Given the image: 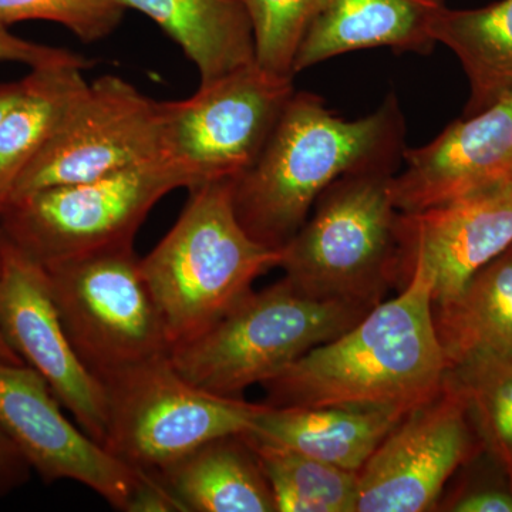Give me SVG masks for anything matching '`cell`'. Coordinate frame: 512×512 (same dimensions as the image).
Wrapping results in <instances>:
<instances>
[{
    "mask_svg": "<svg viewBox=\"0 0 512 512\" xmlns=\"http://www.w3.org/2000/svg\"><path fill=\"white\" fill-rule=\"evenodd\" d=\"M450 370L463 389L481 441L512 491V357H477Z\"/></svg>",
    "mask_w": 512,
    "mask_h": 512,
    "instance_id": "obj_24",
    "label": "cell"
},
{
    "mask_svg": "<svg viewBox=\"0 0 512 512\" xmlns=\"http://www.w3.org/2000/svg\"><path fill=\"white\" fill-rule=\"evenodd\" d=\"M43 266L67 338L94 376L170 353L134 242Z\"/></svg>",
    "mask_w": 512,
    "mask_h": 512,
    "instance_id": "obj_8",
    "label": "cell"
},
{
    "mask_svg": "<svg viewBox=\"0 0 512 512\" xmlns=\"http://www.w3.org/2000/svg\"><path fill=\"white\" fill-rule=\"evenodd\" d=\"M232 181L188 190L174 227L141 258L171 349L214 326L254 291L259 276L281 264L282 251L258 244L239 224Z\"/></svg>",
    "mask_w": 512,
    "mask_h": 512,
    "instance_id": "obj_3",
    "label": "cell"
},
{
    "mask_svg": "<svg viewBox=\"0 0 512 512\" xmlns=\"http://www.w3.org/2000/svg\"><path fill=\"white\" fill-rule=\"evenodd\" d=\"M32 473L28 461L0 427V497L28 483Z\"/></svg>",
    "mask_w": 512,
    "mask_h": 512,
    "instance_id": "obj_29",
    "label": "cell"
},
{
    "mask_svg": "<svg viewBox=\"0 0 512 512\" xmlns=\"http://www.w3.org/2000/svg\"><path fill=\"white\" fill-rule=\"evenodd\" d=\"M373 309V308H372ZM370 308L311 298L282 278L249 293L214 326L174 346L170 359L194 386L241 397L355 326Z\"/></svg>",
    "mask_w": 512,
    "mask_h": 512,
    "instance_id": "obj_5",
    "label": "cell"
},
{
    "mask_svg": "<svg viewBox=\"0 0 512 512\" xmlns=\"http://www.w3.org/2000/svg\"><path fill=\"white\" fill-rule=\"evenodd\" d=\"M107 396L103 446L134 470L160 471L208 441L244 434L264 403L194 386L171 362L151 357L100 377Z\"/></svg>",
    "mask_w": 512,
    "mask_h": 512,
    "instance_id": "obj_6",
    "label": "cell"
},
{
    "mask_svg": "<svg viewBox=\"0 0 512 512\" xmlns=\"http://www.w3.org/2000/svg\"><path fill=\"white\" fill-rule=\"evenodd\" d=\"M126 10L119 0H0V25L47 20L93 43L119 28Z\"/></svg>",
    "mask_w": 512,
    "mask_h": 512,
    "instance_id": "obj_26",
    "label": "cell"
},
{
    "mask_svg": "<svg viewBox=\"0 0 512 512\" xmlns=\"http://www.w3.org/2000/svg\"><path fill=\"white\" fill-rule=\"evenodd\" d=\"M292 77L258 63L200 84L191 97L158 101L161 156L187 180V190L235 180L261 156L286 104Z\"/></svg>",
    "mask_w": 512,
    "mask_h": 512,
    "instance_id": "obj_9",
    "label": "cell"
},
{
    "mask_svg": "<svg viewBox=\"0 0 512 512\" xmlns=\"http://www.w3.org/2000/svg\"><path fill=\"white\" fill-rule=\"evenodd\" d=\"M393 198L404 214L429 210L512 178V93L404 150Z\"/></svg>",
    "mask_w": 512,
    "mask_h": 512,
    "instance_id": "obj_15",
    "label": "cell"
},
{
    "mask_svg": "<svg viewBox=\"0 0 512 512\" xmlns=\"http://www.w3.org/2000/svg\"><path fill=\"white\" fill-rule=\"evenodd\" d=\"M178 188L187 180L161 158L13 198L0 210V231L40 264H53L134 242L154 205Z\"/></svg>",
    "mask_w": 512,
    "mask_h": 512,
    "instance_id": "obj_7",
    "label": "cell"
},
{
    "mask_svg": "<svg viewBox=\"0 0 512 512\" xmlns=\"http://www.w3.org/2000/svg\"><path fill=\"white\" fill-rule=\"evenodd\" d=\"M456 512H512V491L501 488H481L468 491L446 508Z\"/></svg>",
    "mask_w": 512,
    "mask_h": 512,
    "instance_id": "obj_30",
    "label": "cell"
},
{
    "mask_svg": "<svg viewBox=\"0 0 512 512\" xmlns=\"http://www.w3.org/2000/svg\"><path fill=\"white\" fill-rule=\"evenodd\" d=\"M0 332L36 370L80 429L104 444L107 396L99 377L77 356L57 311L45 266L0 231Z\"/></svg>",
    "mask_w": 512,
    "mask_h": 512,
    "instance_id": "obj_12",
    "label": "cell"
},
{
    "mask_svg": "<svg viewBox=\"0 0 512 512\" xmlns=\"http://www.w3.org/2000/svg\"><path fill=\"white\" fill-rule=\"evenodd\" d=\"M403 153L404 119L394 94L375 113L345 120L318 94L295 92L261 156L232 181L235 215L254 241L282 251L333 181L400 165Z\"/></svg>",
    "mask_w": 512,
    "mask_h": 512,
    "instance_id": "obj_2",
    "label": "cell"
},
{
    "mask_svg": "<svg viewBox=\"0 0 512 512\" xmlns=\"http://www.w3.org/2000/svg\"><path fill=\"white\" fill-rule=\"evenodd\" d=\"M0 427L43 483L72 480L126 511L140 471L114 457L62 413L36 370L0 359Z\"/></svg>",
    "mask_w": 512,
    "mask_h": 512,
    "instance_id": "obj_13",
    "label": "cell"
},
{
    "mask_svg": "<svg viewBox=\"0 0 512 512\" xmlns=\"http://www.w3.org/2000/svg\"><path fill=\"white\" fill-rule=\"evenodd\" d=\"M23 89V80L18 82L0 83V124L6 114L12 109L13 104L19 99Z\"/></svg>",
    "mask_w": 512,
    "mask_h": 512,
    "instance_id": "obj_31",
    "label": "cell"
},
{
    "mask_svg": "<svg viewBox=\"0 0 512 512\" xmlns=\"http://www.w3.org/2000/svg\"><path fill=\"white\" fill-rule=\"evenodd\" d=\"M399 165L342 175L319 195L279 268L298 291L375 308L403 286L400 217L393 198Z\"/></svg>",
    "mask_w": 512,
    "mask_h": 512,
    "instance_id": "obj_4",
    "label": "cell"
},
{
    "mask_svg": "<svg viewBox=\"0 0 512 512\" xmlns=\"http://www.w3.org/2000/svg\"><path fill=\"white\" fill-rule=\"evenodd\" d=\"M448 370L430 276L413 264L400 295L262 386L268 406L349 407L404 417L440 392Z\"/></svg>",
    "mask_w": 512,
    "mask_h": 512,
    "instance_id": "obj_1",
    "label": "cell"
},
{
    "mask_svg": "<svg viewBox=\"0 0 512 512\" xmlns=\"http://www.w3.org/2000/svg\"><path fill=\"white\" fill-rule=\"evenodd\" d=\"M83 70L63 64L32 69L23 77L22 93L0 124V210L9 201L19 175L89 84Z\"/></svg>",
    "mask_w": 512,
    "mask_h": 512,
    "instance_id": "obj_21",
    "label": "cell"
},
{
    "mask_svg": "<svg viewBox=\"0 0 512 512\" xmlns=\"http://www.w3.org/2000/svg\"><path fill=\"white\" fill-rule=\"evenodd\" d=\"M255 39L258 66L279 76L295 77L298 47L322 0H241Z\"/></svg>",
    "mask_w": 512,
    "mask_h": 512,
    "instance_id": "obj_25",
    "label": "cell"
},
{
    "mask_svg": "<svg viewBox=\"0 0 512 512\" xmlns=\"http://www.w3.org/2000/svg\"><path fill=\"white\" fill-rule=\"evenodd\" d=\"M0 62L22 63L30 69L72 64L86 70L93 66L92 60L70 50L39 45L13 35L5 25H0Z\"/></svg>",
    "mask_w": 512,
    "mask_h": 512,
    "instance_id": "obj_27",
    "label": "cell"
},
{
    "mask_svg": "<svg viewBox=\"0 0 512 512\" xmlns=\"http://www.w3.org/2000/svg\"><path fill=\"white\" fill-rule=\"evenodd\" d=\"M138 471L140 476L128 500L127 512H185L158 471Z\"/></svg>",
    "mask_w": 512,
    "mask_h": 512,
    "instance_id": "obj_28",
    "label": "cell"
},
{
    "mask_svg": "<svg viewBox=\"0 0 512 512\" xmlns=\"http://www.w3.org/2000/svg\"><path fill=\"white\" fill-rule=\"evenodd\" d=\"M443 0H322L298 47L293 74L332 57L389 47L426 55Z\"/></svg>",
    "mask_w": 512,
    "mask_h": 512,
    "instance_id": "obj_16",
    "label": "cell"
},
{
    "mask_svg": "<svg viewBox=\"0 0 512 512\" xmlns=\"http://www.w3.org/2000/svg\"><path fill=\"white\" fill-rule=\"evenodd\" d=\"M402 419L379 410L275 407L264 403L254 427L244 434L359 474L384 437Z\"/></svg>",
    "mask_w": 512,
    "mask_h": 512,
    "instance_id": "obj_17",
    "label": "cell"
},
{
    "mask_svg": "<svg viewBox=\"0 0 512 512\" xmlns=\"http://www.w3.org/2000/svg\"><path fill=\"white\" fill-rule=\"evenodd\" d=\"M161 158L158 101L109 74L87 84L74 100L53 136L19 175L9 201Z\"/></svg>",
    "mask_w": 512,
    "mask_h": 512,
    "instance_id": "obj_10",
    "label": "cell"
},
{
    "mask_svg": "<svg viewBox=\"0 0 512 512\" xmlns=\"http://www.w3.org/2000/svg\"><path fill=\"white\" fill-rule=\"evenodd\" d=\"M511 180H512V178H511Z\"/></svg>",
    "mask_w": 512,
    "mask_h": 512,
    "instance_id": "obj_33",
    "label": "cell"
},
{
    "mask_svg": "<svg viewBox=\"0 0 512 512\" xmlns=\"http://www.w3.org/2000/svg\"><path fill=\"white\" fill-rule=\"evenodd\" d=\"M241 436L271 485L276 512H356L359 474Z\"/></svg>",
    "mask_w": 512,
    "mask_h": 512,
    "instance_id": "obj_23",
    "label": "cell"
},
{
    "mask_svg": "<svg viewBox=\"0 0 512 512\" xmlns=\"http://www.w3.org/2000/svg\"><path fill=\"white\" fill-rule=\"evenodd\" d=\"M434 325L450 369L477 357H512V245L456 298L434 306Z\"/></svg>",
    "mask_w": 512,
    "mask_h": 512,
    "instance_id": "obj_20",
    "label": "cell"
},
{
    "mask_svg": "<svg viewBox=\"0 0 512 512\" xmlns=\"http://www.w3.org/2000/svg\"><path fill=\"white\" fill-rule=\"evenodd\" d=\"M174 40L200 74V84L256 62L254 30L241 0H119Z\"/></svg>",
    "mask_w": 512,
    "mask_h": 512,
    "instance_id": "obj_18",
    "label": "cell"
},
{
    "mask_svg": "<svg viewBox=\"0 0 512 512\" xmlns=\"http://www.w3.org/2000/svg\"><path fill=\"white\" fill-rule=\"evenodd\" d=\"M434 37L463 64L470 83L466 116L480 113L512 93V0L480 9L444 6Z\"/></svg>",
    "mask_w": 512,
    "mask_h": 512,
    "instance_id": "obj_22",
    "label": "cell"
},
{
    "mask_svg": "<svg viewBox=\"0 0 512 512\" xmlns=\"http://www.w3.org/2000/svg\"><path fill=\"white\" fill-rule=\"evenodd\" d=\"M0 359L5 362L12 363V365H25L23 360L16 355L15 350L10 348L8 342L3 338L2 332H0Z\"/></svg>",
    "mask_w": 512,
    "mask_h": 512,
    "instance_id": "obj_32",
    "label": "cell"
},
{
    "mask_svg": "<svg viewBox=\"0 0 512 512\" xmlns=\"http://www.w3.org/2000/svg\"><path fill=\"white\" fill-rule=\"evenodd\" d=\"M158 473L185 512H276L271 485L241 434L208 441Z\"/></svg>",
    "mask_w": 512,
    "mask_h": 512,
    "instance_id": "obj_19",
    "label": "cell"
},
{
    "mask_svg": "<svg viewBox=\"0 0 512 512\" xmlns=\"http://www.w3.org/2000/svg\"><path fill=\"white\" fill-rule=\"evenodd\" d=\"M451 370L440 392L406 414L359 473L356 512H424L477 450V430Z\"/></svg>",
    "mask_w": 512,
    "mask_h": 512,
    "instance_id": "obj_11",
    "label": "cell"
},
{
    "mask_svg": "<svg viewBox=\"0 0 512 512\" xmlns=\"http://www.w3.org/2000/svg\"><path fill=\"white\" fill-rule=\"evenodd\" d=\"M403 286L410 265L430 276L434 306L456 298L512 245V180L400 217Z\"/></svg>",
    "mask_w": 512,
    "mask_h": 512,
    "instance_id": "obj_14",
    "label": "cell"
}]
</instances>
